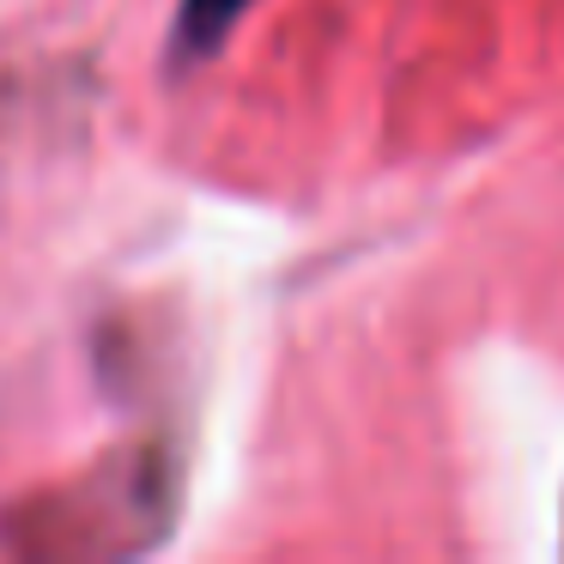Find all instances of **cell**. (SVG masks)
<instances>
[{
  "label": "cell",
  "instance_id": "6da1fadb",
  "mask_svg": "<svg viewBox=\"0 0 564 564\" xmlns=\"http://www.w3.org/2000/svg\"><path fill=\"white\" fill-rule=\"evenodd\" d=\"M243 7L249 0H183V13H176V50H188V55L213 50Z\"/></svg>",
  "mask_w": 564,
  "mask_h": 564
}]
</instances>
